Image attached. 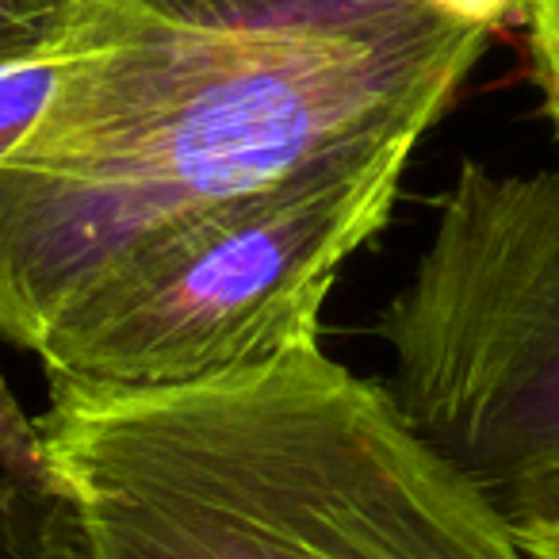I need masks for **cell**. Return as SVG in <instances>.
<instances>
[{"instance_id": "obj_10", "label": "cell", "mask_w": 559, "mask_h": 559, "mask_svg": "<svg viewBox=\"0 0 559 559\" xmlns=\"http://www.w3.org/2000/svg\"><path fill=\"white\" fill-rule=\"evenodd\" d=\"M437 16H444L449 24L475 27V32H495L506 20L525 12V0H426Z\"/></svg>"}, {"instance_id": "obj_6", "label": "cell", "mask_w": 559, "mask_h": 559, "mask_svg": "<svg viewBox=\"0 0 559 559\" xmlns=\"http://www.w3.org/2000/svg\"><path fill=\"white\" fill-rule=\"evenodd\" d=\"M85 0H0V70L70 55Z\"/></svg>"}, {"instance_id": "obj_7", "label": "cell", "mask_w": 559, "mask_h": 559, "mask_svg": "<svg viewBox=\"0 0 559 559\" xmlns=\"http://www.w3.org/2000/svg\"><path fill=\"white\" fill-rule=\"evenodd\" d=\"M495 510L525 559H559V460L513 483Z\"/></svg>"}, {"instance_id": "obj_5", "label": "cell", "mask_w": 559, "mask_h": 559, "mask_svg": "<svg viewBox=\"0 0 559 559\" xmlns=\"http://www.w3.org/2000/svg\"><path fill=\"white\" fill-rule=\"evenodd\" d=\"M0 559H93L78 502L0 372Z\"/></svg>"}, {"instance_id": "obj_4", "label": "cell", "mask_w": 559, "mask_h": 559, "mask_svg": "<svg viewBox=\"0 0 559 559\" xmlns=\"http://www.w3.org/2000/svg\"><path fill=\"white\" fill-rule=\"evenodd\" d=\"M399 411L490 506L559 460V169L460 162L388 304Z\"/></svg>"}, {"instance_id": "obj_2", "label": "cell", "mask_w": 559, "mask_h": 559, "mask_svg": "<svg viewBox=\"0 0 559 559\" xmlns=\"http://www.w3.org/2000/svg\"><path fill=\"white\" fill-rule=\"evenodd\" d=\"M93 559H525L490 498L319 349L177 388L50 383Z\"/></svg>"}, {"instance_id": "obj_8", "label": "cell", "mask_w": 559, "mask_h": 559, "mask_svg": "<svg viewBox=\"0 0 559 559\" xmlns=\"http://www.w3.org/2000/svg\"><path fill=\"white\" fill-rule=\"evenodd\" d=\"M62 58L66 55L0 70V157L12 154L32 134V127L39 123L43 108H47L50 93H55Z\"/></svg>"}, {"instance_id": "obj_1", "label": "cell", "mask_w": 559, "mask_h": 559, "mask_svg": "<svg viewBox=\"0 0 559 559\" xmlns=\"http://www.w3.org/2000/svg\"><path fill=\"white\" fill-rule=\"evenodd\" d=\"M426 0H85L0 157V342L39 353L169 226L322 154L418 146L487 50Z\"/></svg>"}, {"instance_id": "obj_3", "label": "cell", "mask_w": 559, "mask_h": 559, "mask_svg": "<svg viewBox=\"0 0 559 559\" xmlns=\"http://www.w3.org/2000/svg\"><path fill=\"white\" fill-rule=\"evenodd\" d=\"M411 146L322 154L139 246L35 353L50 383L177 388L319 345L345 261L388 226Z\"/></svg>"}, {"instance_id": "obj_9", "label": "cell", "mask_w": 559, "mask_h": 559, "mask_svg": "<svg viewBox=\"0 0 559 559\" xmlns=\"http://www.w3.org/2000/svg\"><path fill=\"white\" fill-rule=\"evenodd\" d=\"M521 20L528 27V58L544 96V116L559 134V0H525Z\"/></svg>"}]
</instances>
